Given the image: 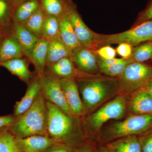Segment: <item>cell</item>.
<instances>
[{
  "label": "cell",
  "instance_id": "obj_1",
  "mask_svg": "<svg viewBox=\"0 0 152 152\" xmlns=\"http://www.w3.org/2000/svg\"><path fill=\"white\" fill-rule=\"evenodd\" d=\"M48 110V134L58 143L77 149L88 140L80 118L70 116L46 101Z\"/></svg>",
  "mask_w": 152,
  "mask_h": 152
},
{
  "label": "cell",
  "instance_id": "obj_2",
  "mask_svg": "<svg viewBox=\"0 0 152 152\" xmlns=\"http://www.w3.org/2000/svg\"><path fill=\"white\" fill-rule=\"evenodd\" d=\"M48 110L42 92L33 105L15 120L8 131L16 139L31 136H48Z\"/></svg>",
  "mask_w": 152,
  "mask_h": 152
},
{
  "label": "cell",
  "instance_id": "obj_3",
  "mask_svg": "<svg viewBox=\"0 0 152 152\" xmlns=\"http://www.w3.org/2000/svg\"><path fill=\"white\" fill-rule=\"evenodd\" d=\"M78 86L87 110H94L119 94L117 79L99 76L78 80Z\"/></svg>",
  "mask_w": 152,
  "mask_h": 152
},
{
  "label": "cell",
  "instance_id": "obj_4",
  "mask_svg": "<svg viewBox=\"0 0 152 152\" xmlns=\"http://www.w3.org/2000/svg\"><path fill=\"white\" fill-rule=\"evenodd\" d=\"M152 129V114H130L126 119L112 123L101 131L97 140L105 144L127 136L140 135Z\"/></svg>",
  "mask_w": 152,
  "mask_h": 152
},
{
  "label": "cell",
  "instance_id": "obj_5",
  "mask_svg": "<svg viewBox=\"0 0 152 152\" xmlns=\"http://www.w3.org/2000/svg\"><path fill=\"white\" fill-rule=\"evenodd\" d=\"M118 77L119 94L130 96L152 80V66L134 62Z\"/></svg>",
  "mask_w": 152,
  "mask_h": 152
},
{
  "label": "cell",
  "instance_id": "obj_6",
  "mask_svg": "<svg viewBox=\"0 0 152 152\" xmlns=\"http://www.w3.org/2000/svg\"><path fill=\"white\" fill-rule=\"evenodd\" d=\"M148 41H152V20L146 21L131 29L118 34L107 35L96 34L97 46L123 43L133 46Z\"/></svg>",
  "mask_w": 152,
  "mask_h": 152
},
{
  "label": "cell",
  "instance_id": "obj_7",
  "mask_svg": "<svg viewBox=\"0 0 152 152\" xmlns=\"http://www.w3.org/2000/svg\"><path fill=\"white\" fill-rule=\"evenodd\" d=\"M127 96H117L89 116L87 119V124L93 130L99 132L108 121L119 120L124 117L127 111Z\"/></svg>",
  "mask_w": 152,
  "mask_h": 152
},
{
  "label": "cell",
  "instance_id": "obj_8",
  "mask_svg": "<svg viewBox=\"0 0 152 152\" xmlns=\"http://www.w3.org/2000/svg\"><path fill=\"white\" fill-rule=\"evenodd\" d=\"M39 78L42 94L47 101L53 104L67 115L75 116L66 101L61 88L60 79L53 75H44Z\"/></svg>",
  "mask_w": 152,
  "mask_h": 152
},
{
  "label": "cell",
  "instance_id": "obj_9",
  "mask_svg": "<svg viewBox=\"0 0 152 152\" xmlns=\"http://www.w3.org/2000/svg\"><path fill=\"white\" fill-rule=\"evenodd\" d=\"M61 88L68 105L75 116L81 118L88 113L80 96L75 78L72 77L60 79Z\"/></svg>",
  "mask_w": 152,
  "mask_h": 152
},
{
  "label": "cell",
  "instance_id": "obj_10",
  "mask_svg": "<svg viewBox=\"0 0 152 152\" xmlns=\"http://www.w3.org/2000/svg\"><path fill=\"white\" fill-rule=\"evenodd\" d=\"M70 58L82 72L96 75L95 74L99 71L97 53L94 50L81 45L72 51Z\"/></svg>",
  "mask_w": 152,
  "mask_h": 152
},
{
  "label": "cell",
  "instance_id": "obj_11",
  "mask_svg": "<svg viewBox=\"0 0 152 152\" xmlns=\"http://www.w3.org/2000/svg\"><path fill=\"white\" fill-rule=\"evenodd\" d=\"M66 7L75 33L80 43L83 46L94 50L97 47L96 34L93 32L87 26L73 8L67 4Z\"/></svg>",
  "mask_w": 152,
  "mask_h": 152
},
{
  "label": "cell",
  "instance_id": "obj_12",
  "mask_svg": "<svg viewBox=\"0 0 152 152\" xmlns=\"http://www.w3.org/2000/svg\"><path fill=\"white\" fill-rule=\"evenodd\" d=\"M127 111L129 114L152 115V96L143 88L130 95Z\"/></svg>",
  "mask_w": 152,
  "mask_h": 152
},
{
  "label": "cell",
  "instance_id": "obj_13",
  "mask_svg": "<svg viewBox=\"0 0 152 152\" xmlns=\"http://www.w3.org/2000/svg\"><path fill=\"white\" fill-rule=\"evenodd\" d=\"M21 152H45L52 145L57 143L48 136L36 135L23 139L15 138Z\"/></svg>",
  "mask_w": 152,
  "mask_h": 152
},
{
  "label": "cell",
  "instance_id": "obj_14",
  "mask_svg": "<svg viewBox=\"0 0 152 152\" xmlns=\"http://www.w3.org/2000/svg\"><path fill=\"white\" fill-rule=\"evenodd\" d=\"M52 75L62 78L76 77L80 79L94 77L97 75H93L82 72L75 68L74 63L69 57L64 58L48 66Z\"/></svg>",
  "mask_w": 152,
  "mask_h": 152
},
{
  "label": "cell",
  "instance_id": "obj_15",
  "mask_svg": "<svg viewBox=\"0 0 152 152\" xmlns=\"http://www.w3.org/2000/svg\"><path fill=\"white\" fill-rule=\"evenodd\" d=\"M59 20L60 37L66 46L72 51L73 49L81 45L75 33L66 6L64 12L59 17Z\"/></svg>",
  "mask_w": 152,
  "mask_h": 152
},
{
  "label": "cell",
  "instance_id": "obj_16",
  "mask_svg": "<svg viewBox=\"0 0 152 152\" xmlns=\"http://www.w3.org/2000/svg\"><path fill=\"white\" fill-rule=\"evenodd\" d=\"M42 92L40 80L36 79L30 84L21 100L17 102L14 107V115L18 116L27 111L34 103Z\"/></svg>",
  "mask_w": 152,
  "mask_h": 152
},
{
  "label": "cell",
  "instance_id": "obj_17",
  "mask_svg": "<svg viewBox=\"0 0 152 152\" xmlns=\"http://www.w3.org/2000/svg\"><path fill=\"white\" fill-rule=\"evenodd\" d=\"M48 42L44 38H40L32 48L25 54L34 64L39 77L44 75L46 66Z\"/></svg>",
  "mask_w": 152,
  "mask_h": 152
},
{
  "label": "cell",
  "instance_id": "obj_18",
  "mask_svg": "<svg viewBox=\"0 0 152 152\" xmlns=\"http://www.w3.org/2000/svg\"><path fill=\"white\" fill-rule=\"evenodd\" d=\"M10 33L21 46L24 54L32 48L40 39L32 34L21 24L15 20H13Z\"/></svg>",
  "mask_w": 152,
  "mask_h": 152
},
{
  "label": "cell",
  "instance_id": "obj_19",
  "mask_svg": "<svg viewBox=\"0 0 152 152\" xmlns=\"http://www.w3.org/2000/svg\"><path fill=\"white\" fill-rule=\"evenodd\" d=\"M23 54V50L21 46L15 38L9 33L0 46V63L21 58Z\"/></svg>",
  "mask_w": 152,
  "mask_h": 152
},
{
  "label": "cell",
  "instance_id": "obj_20",
  "mask_svg": "<svg viewBox=\"0 0 152 152\" xmlns=\"http://www.w3.org/2000/svg\"><path fill=\"white\" fill-rule=\"evenodd\" d=\"M105 145L111 152H142L138 136L124 137Z\"/></svg>",
  "mask_w": 152,
  "mask_h": 152
},
{
  "label": "cell",
  "instance_id": "obj_21",
  "mask_svg": "<svg viewBox=\"0 0 152 152\" xmlns=\"http://www.w3.org/2000/svg\"><path fill=\"white\" fill-rule=\"evenodd\" d=\"M46 66H50L64 58L70 57L71 51L63 42L60 37L48 41Z\"/></svg>",
  "mask_w": 152,
  "mask_h": 152
},
{
  "label": "cell",
  "instance_id": "obj_22",
  "mask_svg": "<svg viewBox=\"0 0 152 152\" xmlns=\"http://www.w3.org/2000/svg\"><path fill=\"white\" fill-rule=\"evenodd\" d=\"M0 66L7 69L12 74L18 76L27 83L31 80V75L29 70L28 63L22 58L1 63Z\"/></svg>",
  "mask_w": 152,
  "mask_h": 152
},
{
  "label": "cell",
  "instance_id": "obj_23",
  "mask_svg": "<svg viewBox=\"0 0 152 152\" xmlns=\"http://www.w3.org/2000/svg\"><path fill=\"white\" fill-rule=\"evenodd\" d=\"M40 7V4L38 0H31L20 3L15 8L13 20L23 24Z\"/></svg>",
  "mask_w": 152,
  "mask_h": 152
},
{
  "label": "cell",
  "instance_id": "obj_24",
  "mask_svg": "<svg viewBox=\"0 0 152 152\" xmlns=\"http://www.w3.org/2000/svg\"><path fill=\"white\" fill-rule=\"evenodd\" d=\"M16 6L7 0H0V29L7 34L10 33L12 23L13 16Z\"/></svg>",
  "mask_w": 152,
  "mask_h": 152
},
{
  "label": "cell",
  "instance_id": "obj_25",
  "mask_svg": "<svg viewBox=\"0 0 152 152\" xmlns=\"http://www.w3.org/2000/svg\"><path fill=\"white\" fill-rule=\"evenodd\" d=\"M59 36V18L46 15L42 27L41 38L49 41Z\"/></svg>",
  "mask_w": 152,
  "mask_h": 152
},
{
  "label": "cell",
  "instance_id": "obj_26",
  "mask_svg": "<svg viewBox=\"0 0 152 152\" xmlns=\"http://www.w3.org/2000/svg\"><path fill=\"white\" fill-rule=\"evenodd\" d=\"M46 16L44 11L40 7L22 25L32 34L40 39L42 27Z\"/></svg>",
  "mask_w": 152,
  "mask_h": 152
},
{
  "label": "cell",
  "instance_id": "obj_27",
  "mask_svg": "<svg viewBox=\"0 0 152 152\" xmlns=\"http://www.w3.org/2000/svg\"><path fill=\"white\" fill-rule=\"evenodd\" d=\"M134 62L132 57H130L122 62L107 65L98 63L100 72L106 76L111 77L119 76L130 64Z\"/></svg>",
  "mask_w": 152,
  "mask_h": 152
},
{
  "label": "cell",
  "instance_id": "obj_28",
  "mask_svg": "<svg viewBox=\"0 0 152 152\" xmlns=\"http://www.w3.org/2000/svg\"><path fill=\"white\" fill-rule=\"evenodd\" d=\"M40 5L46 15L59 18L64 12L66 4L62 0H41Z\"/></svg>",
  "mask_w": 152,
  "mask_h": 152
},
{
  "label": "cell",
  "instance_id": "obj_29",
  "mask_svg": "<svg viewBox=\"0 0 152 152\" xmlns=\"http://www.w3.org/2000/svg\"><path fill=\"white\" fill-rule=\"evenodd\" d=\"M0 152H21L15 138L8 129L0 131Z\"/></svg>",
  "mask_w": 152,
  "mask_h": 152
},
{
  "label": "cell",
  "instance_id": "obj_30",
  "mask_svg": "<svg viewBox=\"0 0 152 152\" xmlns=\"http://www.w3.org/2000/svg\"><path fill=\"white\" fill-rule=\"evenodd\" d=\"M132 59L135 62L142 63L152 58V44L141 45L133 50Z\"/></svg>",
  "mask_w": 152,
  "mask_h": 152
},
{
  "label": "cell",
  "instance_id": "obj_31",
  "mask_svg": "<svg viewBox=\"0 0 152 152\" xmlns=\"http://www.w3.org/2000/svg\"><path fill=\"white\" fill-rule=\"evenodd\" d=\"M138 137L142 152H152V129Z\"/></svg>",
  "mask_w": 152,
  "mask_h": 152
},
{
  "label": "cell",
  "instance_id": "obj_32",
  "mask_svg": "<svg viewBox=\"0 0 152 152\" xmlns=\"http://www.w3.org/2000/svg\"><path fill=\"white\" fill-rule=\"evenodd\" d=\"M97 54L100 58L103 59H111L115 58L116 51L109 46L102 47L96 51Z\"/></svg>",
  "mask_w": 152,
  "mask_h": 152
},
{
  "label": "cell",
  "instance_id": "obj_33",
  "mask_svg": "<svg viewBox=\"0 0 152 152\" xmlns=\"http://www.w3.org/2000/svg\"><path fill=\"white\" fill-rule=\"evenodd\" d=\"M77 149L61 143H55L47 149L45 152H76Z\"/></svg>",
  "mask_w": 152,
  "mask_h": 152
},
{
  "label": "cell",
  "instance_id": "obj_34",
  "mask_svg": "<svg viewBox=\"0 0 152 152\" xmlns=\"http://www.w3.org/2000/svg\"><path fill=\"white\" fill-rule=\"evenodd\" d=\"M132 46L129 44L123 43L119 44L116 49L117 53L123 58H130L132 54L133 49Z\"/></svg>",
  "mask_w": 152,
  "mask_h": 152
},
{
  "label": "cell",
  "instance_id": "obj_35",
  "mask_svg": "<svg viewBox=\"0 0 152 152\" xmlns=\"http://www.w3.org/2000/svg\"><path fill=\"white\" fill-rule=\"evenodd\" d=\"M16 117L13 115L0 116V131L8 129L15 120Z\"/></svg>",
  "mask_w": 152,
  "mask_h": 152
},
{
  "label": "cell",
  "instance_id": "obj_36",
  "mask_svg": "<svg viewBox=\"0 0 152 152\" xmlns=\"http://www.w3.org/2000/svg\"><path fill=\"white\" fill-rule=\"evenodd\" d=\"M96 147L94 142L88 140L82 146L77 148L76 152H95Z\"/></svg>",
  "mask_w": 152,
  "mask_h": 152
},
{
  "label": "cell",
  "instance_id": "obj_37",
  "mask_svg": "<svg viewBox=\"0 0 152 152\" xmlns=\"http://www.w3.org/2000/svg\"><path fill=\"white\" fill-rule=\"evenodd\" d=\"M143 20H152V4L151 6L144 12L141 17Z\"/></svg>",
  "mask_w": 152,
  "mask_h": 152
},
{
  "label": "cell",
  "instance_id": "obj_38",
  "mask_svg": "<svg viewBox=\"0 0 152 152\" xmlns=\"http://www.w3.org/2000/svg\"><path fill=\"white\" fill-rule=\"evenodd\" d=\"M95 152H111L105 144H101L97 146Z\"/></svg>",
  "mask_w": 152,
  "mask_h": 152
},
{
  "label": "cell",
  "instance_id": "obj_39",
  "mask_svg": "<svg viewBox=\"0 0 152 152\" xmlns=\"http://www.w3.org/2000/svg\"><path fill=\"white\" fill-rule=\"evenodd\" d=\"M142 88L152 96V80L147 83Z\"/></svg>",
  "mask_w": 152,
  "mask_h": 152
},
{
  "label": "cell",
  "instance_id": "obj_40",
  "mask_svg": "<svg viewBox=\"0 0 152 152\" xmlns=\"http://www.w3.org/2000/svg\"><path fill=\"white\" fill-rule=\"evenodd\" d=\"M7 34H7V33L2 31L0 29V46H1V44L4 40V39Z\"/></svg>",
  "mask_w": 152,
  "mask_h": 152
},
{
  "label": "cell",
  "instance_id": "obj_41",
  "mask_svg": "<svg viewBox=\"0 0 152 152\" xmlns=\"http://www.w3.org/2000/svg\"><path fill=\"white\" fill-rule=\"evenodd\" d=\"M28 1H31V0H12V2L15 6H16L20 3Z\"/></svg>",
  "mask_w": 152,
  "mask_h": 152
},
{
  "label": "cell",
  "instance_id": "obj_42",
  "mask_svg": "<svg viewBox=\"0 0 152 152\" xmlns=\"http://www.w3.org/2000/svg\"><path fill=\"white\" fill-rule=\"evenodd\" d=\"M7 1H9L11 2L12 3V0H7Z\"/></svg>",
  "mask_w": 152,
  "mask_h": 152
},
{
  "label": "cell",
  "instance_id": "obj_43",
  "mask_svg": "<svg viewBox=\"0 0 152 152\" xmlns=\"http://www.w3.org/2000/svg\"><path fill=\"white\" fill-rule=\"evenodd\" d=\"M151 43L152 44V43Z\"/></svg>",
  "mask_w": 152,
  "mask_h": 152
},
{
  "label": "cell",
  "instance_id": "obj_44",
  "mask_svg": "<svg viewBox=\"0 0 152 152\" xmlns=\"http://www.w3.org/2000/svg\"></svg>",
  "mask_w": 152,
  "mask_h": 152
}]
</instances>
